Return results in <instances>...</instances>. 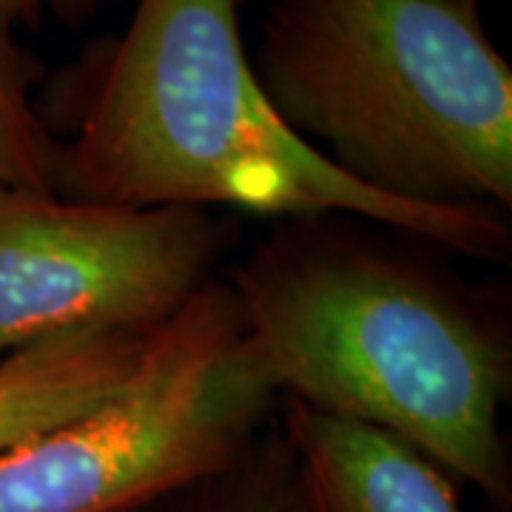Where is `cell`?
<instances>
[{"instance_id": "1", "label": "cell", "mask_w": 512, "mask_h": 512, "mask_svg": "<svg viewBox=\"0 0 512 512\" xmlns=\"http://www.w3.org/2000/svg\"><path fill=\"white\" fill-rule=\"evenodd\" d=\"M245 0H137L126 32L97 43L57 94L55 194L128 208H237L313 220L353 214L456 254L501 259L493 208H421L367 191L279 120L245 52Z\"/></svg>"}, {"instance_id": "2", "label": "cell", "mask_w": 512, "mask_h": 512, "mask_svg": "<svg viewBox=\"0 0 512 512\" xmlns=\"http://www.w3.org/2000/svg\"><path fill=\"white\" fill-rule=\"evenodd\" d=\"M231 291L279 393L396 436L507 498L512 348L473 299L404 256L333 234L262 242Z\"/></svg>"}, {"instance_id": "3", "label": "cell", "mask_w": 512, "mask_h": 512, "mask_svg": "<svg viewBox=\"0 0 512 512\" xmlns=\"http://www.w3.org/2000/svg\"><path fill=\"white\" fill-rule=\"evenodd\" d=\"M254 72L279 120L367 191L512 208V69L478 0H274Z\"/></svg>"}, {"instance_id": "4", "label": "cell", "mask_w": 512, "mask_h": 512, "mask_svg": "<svg viewBox=\"0 0 512 512\" xmlns=\"http://www.w3.org/2000/svg\"><path fill=\"white\" fill-rule=\"evenodd\" d=\"M276 396L237 296L211 282L111 399L0 450V512H123L222 476Z\"/></svg>"}, {"instance_id": "5", "label": "cell", "mask_w": 512, "mask_h": 512, "mask_svg": "<svg viewBox=\"0 0 512 512\" xmlns=\"http://www.w3.org/2000/svg\"><path fill=\"white\" fill-rule=\"evenodd\" d=\"M222 248L202 208L0 185V359L80 330L157 328L211 285Z\"/></svg>"}, {"instance_id": "6", "label": "cell", "mask_w": 512, "mask_h": 512, "mask_svg": "<svg viewBox=\"0 0 512 512\" xmlns=\"http://www.w3.org/2000/svg\"><path fill=\"white\" fill-rule=\"evenodd\" d=\"M285 444L305 512H464L447 473L382 430L288 402Z\"/></svg>"}, {"instance_id": "7", "label": "cell", "mask_w": 512, "mask_h": 512, "mask_svg": "<svg viewBox=\"0 0 512 512\" xmlns=\"http://www.w3.org/2000/svg\"><path fill=\"white\" fill-rule=\"evenodd\" d=\"M157 328L80 330L0 359V450L111 399Z\"/></svg>"}, {"instance_id": "8", "label": "cell", "mask_w": 512, "mask_h": 512, "mask_svg": "<svg viewBox=\"0 0 512 512\" xmlns=\"http://www.w3.org/2000/svg\"><path fill=\"white\" fill-rule=\"evenodd\" d=\"M12 23L0 3V185L55 191L57 143L32 103L40 72L15 43Z\"/></svg>"}, {"instance_id": "9", "label": "cell", "mask_w": 512, "mask_h": 512, "mask_svg": "<svg viewBox=\"0 0 512 512\" xmlns=\"http://www.w3.org/2000/svg\"><path fill=\"white\" fill-rule=\"evenodd\" d=\"M12 20L40 23L43 18L60 20L63 26H83L100 9L117 0H0Z\"/></svg>"}, {"instance_id": "10", "label": "cell", "mask_w": 512, "mask_h": 512, "mask_svg": "<svg viewBox=\"0 0 512 512\" xmlns=\"http://www.w3.org/2000/svg\"><path fill=\"white\" fill-rule=\"evenodd\" d=\"M231 512H305L302 510V495H299V481H296V501L282 490V484H259V490L242 495Z\"/></svg>"}]
</instances>
